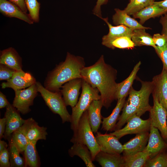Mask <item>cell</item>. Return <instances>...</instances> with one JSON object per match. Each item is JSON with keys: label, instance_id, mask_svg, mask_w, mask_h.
Listing matches in <instances>:
<instances>
[{"label": "cell", "instance_id": "6da1fadb", "mask_svg": "<svg viewBox=\"0 0 167 167\" xmlns=\"http://www.w3.org/2000/svg\"><path fill=\"white\" fill-rule=\"evenodd\" d=\"M81 74L83 79L98 90L103 106L109 108L116 100L117 70L105 62L102 55L94 64L84 67Z\"/></svg>", "mask_w": 167, "mask_h": 167}, {"label": "cell", "instance_id": "7a4b0ae2", "mask_svg": "<svg viewBox=\"0 0 167 167\" xmlns=\"http://www.w3.org/2000/svg\"><path fill=\"white\" fill-rule=\"evenodd\" d=\"M85 65L83 57L67 52L65 60L48 73L44 87L52 92L60 91V88L66 83L76 78H82L81 71Z\"/></svg>", "mask_w": 167, "mask_h": 167}, {"label": "cell", "instance_id": "3957f363", "mask_svg": "<svg viewBox=\"0 0 167 167\" xmlns=\"http://www.w3.org/2000/svg\"><path fill=\"white\" fill-rule=\"evenodd\" d=\"M88 118L87 110L81 116L77 130L70 141L73 143H79L86 145L90 150L93 161L100 149L93 134Z\"/></svg>", "mask_w": 167, "mask_h": 167}, {"label": "cell", "instance_id": "277c9868", "mask_svg": "<svg viewBox=\"0 0 167 167\" xmlns=\"http://www.w3.org/2000/svg\"><path fill=\"white\" fill-rule=\"evenodd\" d=\"M82 88V92L79 100L75 107L72 108L71 128L74 133L77 130L81 116L88 109L92 101L101 98L98 90L93 88L84 79Z\"/></svg>", "mask_w": 167, "mask_h": 167}, {"label": "cell", "instance_id": "5b68a950", "mask_svg": "<svg viewBox=\"0 0 167 167\" xmlns=\"http://www.w3.org/2000/svg\"><path fill=\"white\" fill-rule=\"evenodd\" d=\"M38 92H40L46 104L54 113L58 114L62 123L70 122L71 115L68 113L60 91H51L43 87L38 82L36 83Z\"/></svg>", "mask_w": 167, "mask_h": 167}, {"label": "cell", "instance_id": "8992f818", "mask_svg": "<svg viewBox=\"0 0 167 167\" xmlns=\"http://www.w3.org/2000/svg\"><path fill=\"white\" fill-rule=\"evenodd\" d=\"M140 81L141 84L140 89L136 90L132 87L126 101L136 107L142 116L146 112L149 111L152 107L149 101L150 95L152 91L153 85L152 81Z\"/></svg>", "mask_w": 167, "mask_h": 167}, {"label": "cell", "instance_id": "52a82bcc", "mask_svg": "<svg viewBox=\"0 0 167 167\" xmlns=\"http://www.w3.org/2000/svg\"><path fill=\"white\" fill-rule=\"evenodd\" d=\"M15 92L13 106L23 114L28 113L31 111L29 107L33 105L34 100L38 94L36 83L26 89Z\"/></svg>", "mask_w": 167, "mask_h": 167}, {"label": "cell", "instance_id": "ba28073f", "mask_svg": "<svg viewBox=\"0 0 167 167\" xmlns=\"http://www.w3.org/2000/svg\"><path fill=\"white\" fill-rule=\"evenodd\" d=\"M137 114L133 116L126 123L123 128L114 131L109 133L119 139L125 135L139 134L150 131L151 121L149 118L143 120Z\"/></svg>", "mask_w": 167, "mask_h": 167}, {"label": "cell", "instance_id": "9c48e42d", "mask_svg": "<svg viewBox=\"0 0 167 167\" xmlns=\"http://www.w3.org/2000/svg\"><path fill=\"white\" fill-rule=\"evenodd\" d=\"M153 96V105L149 111L151 124L160 131L163 139L167 141V110Z\"/></svg>", "mask_w": 167, "mask_h": 167}, {"label": "cell", "instance_id": "30bf717a", "mask_svg": "<svg viewBox=\"0 0 167 167\" xmlns=\"http://www.w3.org/2000/svg\"><path fill=\"white\" fill-rule=\"evenodd\" d=\"M83 80L81 78H76L66 83L62 86L60 92L66 106H70L72 108L76 104Z\"/></svg>", "mask_w": 167, "mask_h": 167}, {"label": "cell", "instance_id": "8fae6325", "mask_svg": "<svg viewBox=\"0 0 167 167\" xmlns=\"http://www.w3.org/2000/svg\"><path fill=\"white\" fill-rule=\"evenodd\" d=\"M152 81V96H155L167 110V70L163 67L161 73L154 76Z\"/></svg>", "mask_w": 167, "mask_h": 167}, {"label": "cell", "instance_id": "7c38bea8", "mask_svg": "<svg viewBox=\"0 0 167 167\" xmlns=\"http://www.w3.org/2000/svg\"><path fill=\"white\" fill-rule=\"evenodd\" d=\"M35 78L29 72L23 70L15 71L12 77L1 84L2 88H11L15 91L29 87L36 82Z\"/></svg>", "mask_w": 167, "mask_h": 167}, {"label": "cell", "instance_id": "4fadbf2b", "mask_svg": "<svg viewBox=\"0 0 167 167\" xmlns=\"http://www.w3.org/2000/svg\"><path fill=\"white\" fill-rule=\"evenodd\" d=\"M19 112L9 103L6 107L4 117L6 120V126L4 134V138L8 140L12 133L21 127L26 120L22 118Z\"/></svg>", "mask_w": 167, "mask_h": 167}, {"label": "cell", "instance_id": "5bb4252c", "mask_svg": "<svg viewBox=\"0 0 167 167\" xmlns=\"http://www.w3.org/2000/svg\"><path fill=\"white\" fill-rule=\"evenodd\" d=\"M95 137L101 151L111 154H121L122 152L123 145L115 136L97 132Z\"/></svg>", "mask_w": 167, "mask_h": 167}, {"label": "cell", "instance_id": "9a60e30c", "mask_svg": "<svg viewBox=\"0 0 167 167\" xmlns=\"http://www.w3.org/2000/svg\"><path fill=\"white\" fill-rule=\"evenodd\" d=\"M0 12L4 15L14 17L31 24L34 21L29 14L24 11L14 3L6 0H0Z\"/></svg>", "mask_w": 167, "mask_h": 167}, {"label": "cell", "instance_id": "2e32d148", "mask_svg": "<svg viewBox=\"0 0 167 167\" xmlns=\"http://www.w3.org/2000/svg\"><path fill=\"white\" fill-rule=\"evenodd\" d=\"M99 17L106 23L109 29L108 33L102 37V44L103 45L109 48L113 40L122 36H127L131 38L133 30L123 25L113 26L108 22V18Z\"/></svg>", "mask_w": 167, "mask_h": 167}, {"label": "cell", "instance_id": "e0dca14e", "mask_svg": "<svg viewBox=\"0 0 167 167\" xmlns=\"http://www.w3.org/2000/svg\"><path fill=\"white\" fill-rule=\"evenodd\" d=\"M149 133L146 131L136 134V136L123 145V156H127L143 150L149 139Z\"/></svg>", "mask_w": 167, "mask_h": 167}, {"label": "cell", "instance_id": "ac0fdd59", "mask_svg": "<svg viewBox=\"0 0 167 167\" xmlns=\"http://www.w3.org/2000/svg\"><path fill=\"white\" fill-rule=\"evenodd\" d=\"M148 143L145 149L150 155V158L165 149L167 145L161 135L158 129L151 125Z\"/></svg>", "mask_w": 167, "mask_h": 167}, {"label": "cell", "instance_id": "d6986e66", "mask_svg": "<svg viewBox=\"0 0 167 167\" xmlns=\"http://www.w3.org/2000/svg\"><path fill=\"white\" fill-rule=\"evenodd\" d=\"M0 64L16 71L22 70L21 58L15 49L11 47L0 51Z\"/></svg>", "mask_w": 167, "mask_h": 167}, {"label": "cell", "instance_id": "ffe728a7", "mask_svg": "<svg viewBox=\"0 0 167 167\" xmlns=\"http://www.w3.org/2000/svg\"><path fill=\"white\" fill-rule=\"evenodd\" d=\"M114 10L115 13L113 16L112 19L113 23L115 25H123L133 30L139 29H151L143 26L134 19L130 17L124 10L118 8Z\"/></svg>", "mask_w": 167, "mask_h": 167}, {"label": "cell", "instance_id": "44dd1931", "mask_svg": "<svg viewBox=\"0 0 167 167\" xmlns=\"http://www.w3.org/2000/svg\"><path fill=\"white\" fill-rule=\"evenodd\" d=\"M95 160L102 167H124L123 156L120 154H111L100 151L96 155Z\"/></svg>", "mask_w": 167, "mask_h": 167}, {"label": "cell", "instance_id": "7402d4cb", "mask_svg": "<svg viewBox=\"0 0 167 167\" xmlns=\"http://www.w3.org/2000/svg\"><path fill=\"white\" fill-rule=\"evenodd\" d=\"M103 105L101 99L92 101L87 109L89 122L92 131L97 132L102 123L101 110Z\"/></svg>", "mask_w": 167, "mask_h": 167}, {"label": "cell", "instance_id": "603a6c76", "mask_svg": "<svg viewBox=\"0 0 167 167\" xmlns=\"http://www.w3.org/2000/svg\"><path fill=\"white\" fill-rule=\"evenodd\" d=\"M34 121L32 118L26 120L24 123L12 134L11 138L14 142L20 153H23L28 143L27 133L29 128Z\"/></svg>", "mask_w": 167, "mask_h": 167}, {"label": "cell", "instance_id": "cb8c5ba5", "mask_svg": "<svg viewBox=\"0 0 167 167\" xmlns=\"http://www.w3.org/2000/svg\"><path fill=\"white\" fill-rule=\"evenodd\" d=\"M141 62L139 61L134 66L129 76L121 83H117L116 93V100L126 97L132 87L137 72L140 69Z\"/></svg>", "mask_w": 167, "mask_h": 167}, {"label": "cell", "instance_id": "d4e9b609", "mask_svg": "<svg viewBox=\"0 0 167 167\" xmlns=\"http://www.w3.org/2000/svg\"><path fill=\"white\" fill-rule=\"evenodd\" d=\"M126 98L124 97L118 100L116 105L110 115L107 117L103 118L102 129L107 131H114L117 122L120 116V113L126 101Z\"/></svg>", "mask_w": 167, "mask_h": 167}, {"label": "cell", "instance_id": "484cf974", "mask_svg": "<svg viewBox=\"0 0 167 167\" xmlns=\"http://www.w3.org/2000/svg\"><path fill=\"white\" fill-rule=\"evenodd\" d=\"M68 152L71 157L77 156L81 158L87 167H95L92 162L91 152L86 145L79 143H74Z\"/></svg>", "mask_w": 167, "mask_h": 167}, {"label": "cell", "instance_id": "4316f807", "mask_svg": "<svg viewBox=\"0 0 167 167\" xmlns=\"http://www.w3.org/2000/svg\"><path fill=\"white\" fill-rule=\"evenodd\" d=\"M36 141H28L24 151L25 167H39L41 162L37 152Z\"/></svg>", "mask_w": 167, "mask_h": 167}, {"label": "cell", "instance_id": "83f0119b", "mask_svg": "<svg viewBox=\"0 0 167 167\" xmlns=\"http://www.w3.org/2000/svg\"><path fill=\"white\" fill-rule=\"evenodd\" d=\"M123 157L124 167H144L147 161L150 158V155L145 149L142 151Z\"/></svg>", "mask_w": 167, "mask_h": 167}, {"label": "cell", "instance_id": "f1b7e54d", "mask_svg": "<svg viewBox=\"0 0 167 167\" xmlns=\"http://www.w3.org/2000/svg\"><path fill=\"white\" fill-rule=\"evenodd\" d=\"M167 13L166 10L153 4L144 8L133 15L134 18L139 19V23L142 25L151 18L159 16Z\"/></svg>", "mask_w": 167, "mask_h": 167}, {"label": "cell", "instance_id": "f546056e", "mask_svg": "<svg viewBox=\"0 0 167 167\" xmlns=\"http://www.w3.org/2000/svg\"><path fill=\"white\" fill-rule=\"evenodd\" d=\"M122 111V113L120 115L118 121L116 124L114 131L122 128L134 115L137 114L140 116H141L138 109L127 101H125Z\"/></svg>", "mask_w": 167, "mask_h": 167}, {"label": "cell", "instance_id": "4dcf8cb0", "mask_svg": "<svg viewBox=\"0 0 167 167\" xmlns=\"http://www.w3.org/2000/svg\"><path fill=\"white\" fill-rule=\"evenodd\" d=\"M145 30L139 29L133 30L131 39L135 46L146 45L154 47L156 45L153 41L152 37L146 32Z\"/></svg>", "mask_w": 167, "mask_h": 167}, {"label": "cell", "instance_id": "1f68e13d", "mask_svg": "<svg viewBox=\"0 0 167 167\" xmlns=\"http://www.w3.org/2000/svg\"><path fill=\"white\" fill-rule=\"evenodd\" d=\"M46 127L40 126L35 120L30 126L27 133L28 141H36L46 140L48 135Z\"/></svg>", "mask_w": 167, "mask_h": 167}, {"label": "cell", "instance_id": "d6a6232c", "mask_svg": "<svg viewBox=\"0 0 167 167\" xmlns=\"http://www.w3.org/2000/svg\"><path fill=\"white\" fill-rule=\"evenodd\" d=\"M8 140L9 146L8 150L9 153L11 167H25L24 158L23 159L20 155V152L11 137Z\"/></svg>", "mask_w": 167, "mask_h": 167}, {"label": "cell", "instance_id": "836d02e7", "mask_svg": "<svg viewBox=\"0 0 167 167\" xmlns=\"http://www.w3.org/2000/svg\"><path fill=\"white\" fill-rule=\"evenodd\" d=\"M154 0H133L130 1L124 11L129 15L135 14L144 8L153 4Z\"/></svg>", "mask_w": 167, "mask_h": 167}, {"label": "cell", "instance_id": "e575fe53", "mask_svg": "<svg viewBox=\"0 0 167 167\" xmlns=\"http://www.w3.org/2000/svg\"><path fill=\"white\" fill-rule=\"evenodd\" d=\"M135 47L131 39L127 36H122L113 40L110 44L109 48L114 49L115 48L120 49H131Z\"/></svg>", "mask_w": 167, "mask_h": 167}, {"label": "cell", "instance_id": "d590c367", "mask_svg": "<svg viewBox=\"0 0 167 167\" xmlns=\"http://www.w3.org/2000/svg\"><path fill=\"white\" fill-rule=\"evenodd\" d=\"M144 167H167V154L161 152L149 159Z\"/></svg>", "mask_w": 167, "mask_h": 167}, {"label": "cell", "instance_id": "8d00e7d4", "mask_svg": "<svg viewBox=\"0 0 167 167\" xmlns=\"http://www.w3.org/2000/svg\"><path fill=\"white\" fill-rule=\"evenodd\" d=\"M28 10L34 22L39 21V12L40 4L37 0H25Z\"/></svg>", "mask_w": 167, "mask_h": 167}, {"label": "cell", "instance_id": "74e56055", "mask_svg": "<svg viewBox=\"0 0 167 167\" xmlns=\"http://www.w3.org/2000/svg\"><path fill=\"white\" fill-rule=\"evenodd\" d=\"M15 70L2 64H0V80L10 79L15 71Z\"/></svg>", "mask_w": 167, "mask_h": 167}, {"label": "cell", "instance_id": "f35d334b", "mask_svg": "<svg viewBox=\"0 0 167 167\" xmlns=\"http://www.w3.org/2000/svg\"><path fill=\"white\" fill-rule=\"evenodd\" d=\"M154 48L162 62L163 67L167 70V43L162 47L156 46Z\"/></svg>", "mask_w": 167, "mask_h": 167}, {"label": "cell", "instance_id": "ab89813d", "mask_svg": "<svg viewBox=\"0 0 167 167\" xmlns=\"http://www.w3.org/2000/svg\"><path fill=\"white\" fill-rule=\"evenodd\" d=\"M0 167H11L9 153L7 148L0 152Z\"/></svg>", "mask_w": 167, "mask_h": 167}, {"label": "cell", "instance_id": "60d3db41", "mask_svg": "<svg viewBox=\"0 0 167 167\" xmlns=\"http://www.w3.org/2000/svg\"><path fill=\"white\" fill-rule=\"evenodd\" d=\"M152 39L156 46L161 47L167 43V35L164 34H155L153 35Z\"/></svg>", "mask_w": 167, "mask_h": 167}, {"label": "cell", "instance_id": "b9f144b4", "mask_svg": "<svg viewBox=\"0 0 167 167\" xmlns=\"http://www.w3.org/2000/svg\"><path fill=\"white\" fill-rule=\"evenodd\" d=\"M108 0H97L93 10V14L98 17H101V6L107 3Z\"/></svg>", "mask_w": 167, "mask_h": 167}, {"label": "cell", "instance_id": "7bdbcfd3", "mask_svg": "<svg viewBox=\"0 0 167 167\" xmlns=\"http://www.w3.org/2000/svg\"><path fill=\"white\" fill-rule=\"evenodd\" d=\"M160 22L162 25V34H164L167 35V14H164L162 16L160 20Z\"/></svg>", "mask_w": 167, "mask_h": 167}, {"label": "cell", "instance_id": "ee69618b", "mask_svg": "<svg viewBox=\"0 0 167 167\" xmlns=\"http://www.w3.org/2000/svg\"><path fill=\"white\" fill-rule=\"evenodd\" d=\"M19 7L24 11L27 12V9L25 0H9Z\"/></svg>", "mask_w": 167, "mask_h": 167}, {"label": "cell", "instance_id": "f6af8a7d", "mask_svg": "<svg viewBox=\"0 0 167 167\" xmlns=\"http://www.w3.org/2000/svg\"><path fill=\"white\" fill-rule=\"evenodd\" d=\"M6 126V120L5 117L0 119V139L4 138V134Z\"/></svg>", "mask_w": 167, "mask_h": 167}, {"label": "cell", "instance_id": "bcb514c9", "mask_svg": "<svg viewBox=\"0 0 167 167\" xmlns=\"http://www.w3.org/2000/svg\"><path fill=\"white\" fill-rule=\"evenodd\" d=\"M10 103L8 101L6 96L1 92H0V108L6 107Z\"/></svg>", "mask_w": 167, "mask_h": 167}, {"label": "cell", "instance_id": "7dc6e473", "mask_svg": "<svg viewBox=\"0 0 167 167\" xmlns=\"http://www.w3.org/2000/svg\"><path fill=\"white\" fill-rule=\"evenodd\" d=\"M153 4L167 11V0H164L159 2H154Z\"/></svg>", "mask_w": 167, "mask_h": 167}, {"label": "cell", "instance_id": "c3c4849f", "mask_svg": "<svg viewBox=\"0 0 167 167\" xmlns=\"http://www.w3.org/2000/svg\"><path fill=\"white\" fill-rule=\"evenodd\" d=\"M8 145L3 140H0V152L7 148Z\"/></svg>", "mask_w": 167, "mask_h": 167}, {"label": "cell", "instance_id": "681fc988", "mask_svg": "<svg viewBox=\"0 0 167 167\" xmlns=\"http://www.w3.org/2000/svg\"><path fill=\"white\" fill-rule=\"evenodd\" d=\"M133 0H130V1H133Z\"/></svg>", "mask_w": 167, "mask_h": 167}, {"label": "cell", "instance_id": "f907efd6", "mask_svg": "<svg viewBox=\"0 0 167 167\" xmlns=\"http://www.w3.org/2000/svg\"></svg>", "mask_w": 167, "mask_h": 167}, {"label": "cell", "instance_id": "816d5d0a", "mask_svg": "<svg viewBox=\"0 0 167 167\" xmlns=\"http://www.w3.org/2000/svg\"></svg>", "mask_w": 167, "mask_h": 167}]
</instances>
